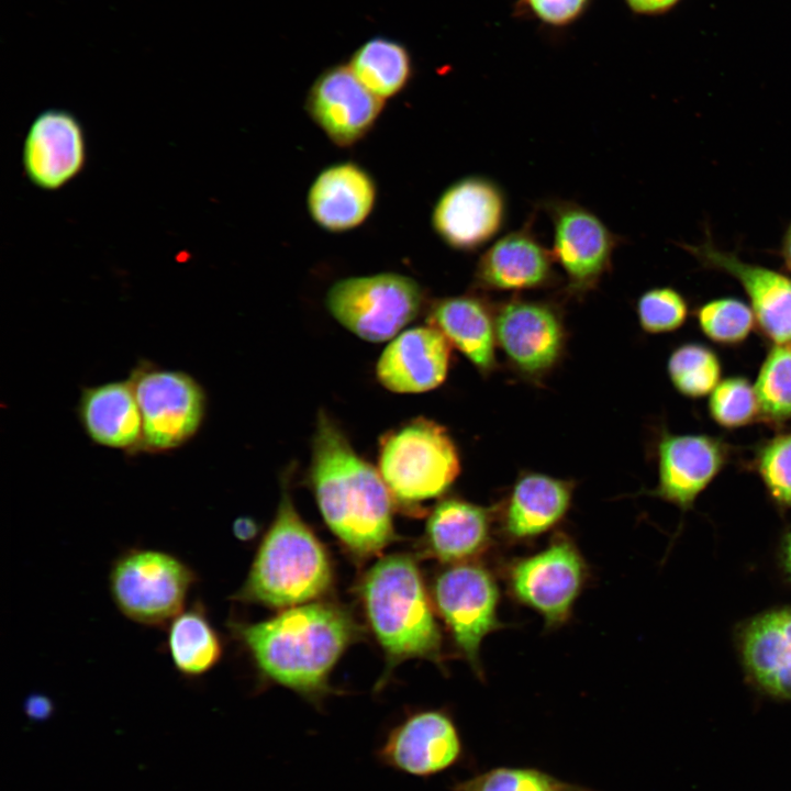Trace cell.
<instances>
[{"instance_id": "1", "label": "cell", "mask_w": 791, "mask_h": 791, "mask_svg": "<svg viewBox=\"0 0 791 791\" xmlns=\"http://www.w3.org/2000/svg\"><path fill=\"white\" fill-rule=\"evenodd\" d=\"M230 626L266 679L316 704L327 692L334 665L359 635L345 609L325 602L287 608L266 621Z\"/></svg>"}, {"instance_id": "2", "label": "cell", "mask_w": 791, "mask_h": 791, "mask_svg": "<svg viewBox=\"0 0 791 791\" xmlns=\"http://www.w3.org/2000/svg\"><path fill=\"white\" fill-rule=\"evenodd\" d=\"M310 482L322 516L356 557L380 553L393 538V499L379 470L354 450L321 412L313 438Z\"/></svg>"}, {"instance_id": "3", "label": "cell", "mask_w": 791, "mask_h": 791, "mask_svg": "<svg viewBox=\"0 0 791 791\" xmlns=\"http://www.w3.org/2000/svg\"><path fill=\"white\" fill-rule=\"evenodd\" d=\"M332 581L326 549L300 517L285 488L275 520L233 599L287 609L321 597Z\"/></svg>"}, {"instance_id": "4", "label": "cell", "mask_w": 791, "mask_h": 791, "mask_svg": "<svg viewBox=\"0 0 791 791\" xmlns=\"http://www.w3.org/2000/svg\"><path fill=\"white\" fill-rule=\"evenodd\" d=\"M359 592L389 669L410 658L441 662L442 634L434 604L411 556L381 557L361 578Z\"/></svg>"}, {"instance_id": "5", "label": "cell", "mask_w": 791, "mask_h": 791, "mask_svg": "<svg viewBox=\"0 0 791 791\" xmlns=\"http://www.w3.org/2000/svg\"><path fill=\"white\" fill-rule=\"evenodd\" d=\"M379 472L393 501L410 510L443 494L460 471L447 430L425 417L386 433L379 443Z\"/></svg>"}, {"instance_id": "6", "label": "cell", "mask_w": 791, "mask_h": 791, "mask_svg": "<svg viewBox=\"0 0 791 791\" xmlns=\"http://www.w3.org/2000/svg\"><path fill=\"white\" fill-rule=\"evenodd\" d=\"M197 579L193 569L170 553L130 548L113 561L109 589L124 616L143 625L161 626L185 610Z\"/></svg>"}, {"instance_id": "7", "label": "cell", "mask_w": 791, "mask_h": 791, "mask_svg": "<svg viewBox=\"0 0 791 791\" xmlns=\"http://www.w3.org/2000/svg\"><path fill=\"white\" fill-rule=\"evenodd\" d=\"M129 380L142 415L140 452L167 453L197 435L207 413V394L196 378L142 361Z\"/></svg>"}, {"instance_id": "8", "label": "cell", "mask_w": 791, "mask_h": 791, "mask_svg": "<svg viewBox=\"0 0 791 791\" xmlns=\"http://www.w3.org/2000/svg\"><path fill=\"white\" fill-rule=\"evenodd\" d=\"M423 302L421 286L397 272L350 277L335 282L325 303L344 327L368 342H385L415 319Z\"/></svg>"}, {"instance_id": "9", "label": "cell", "mask_w": 791, "mask_h": 791, "mask_svg": "<svg viewBox=\"0 0 791 791\" xmlns=\"http://www.w3.org/2000/svg\"><path fill=\"white\" fill-rule=\"evenodd\" d=\"M432 597L457 649L481 676V642L502 626L498 619L499 588L491 572L469 561L450 565L435 578Z\"/></svg>"}, {"instance_id": "10", "label": "cell", "mask_w": 791, "mask_h": 791, "mask_svg": "<svg viewBox=\"0 0 791 791\" xmlns=\"http://www.w3.org/2000/svg\"><path fill=\"white\" fill-rule=\"evenodd\" d=\"M587 577L582 555L562 534L554 537L543 550L516 559L508 569L511 594L541 614L549 627L559 626L570 617Z\"/></svg>"}, {"instance_id": "11", "label": "cell", "mask_w": 791, "mask_h": 791, "mask_svg": "<svg viewBox=\"0 0 791 791\" xmlns=\"http://www.w3.org/2000/svg\"><path fill=\"white\" fill-rule=\"evenodd\" d=\"M386 768L417 778H430L461 762L465 746L460 732L443 710H420L391 727L375 750Z\"/></svg>"}, {"instance_id": "12", "label": "cell", "mask_w": 791, "mask_h": 791, "mask_svg": "<svg viewBox=\"0 0 791 791\" xmlns=\"http://www.w3.org/2000/svg\"><path fill=\"white\" fill-rule=\"evenodd\" d=\"M553 223V257L564 269L569 291L583 293L597 286L612 263L616 235L584 207L565 200L547 203Z\"/></svg>"}, {"instance_id": "13", "label": "cell", "mask_w": 791, "mask_h": 791, "mask_svg": "<svg viewBox=\"0 0 791 791\" xmlns=\"http://www.w3.org/2000/svg\"><path fill=\"white\" fill-rule=\"evenodd\" d=\"M506 203L501 188L481 176L464 177L437 199L431 223L450 248L471 252L482 247L501 230Z\"/></svg>"}, {"instance_id": "14", "label": "cell", "mask_w": 791, "mask_h": 791, "mask_svg": "<svg viewBox=\"0 0 791 791\" xmlns=\"http://www.w3.org/2000/svg\"><path fill=\"white\" fill-rule=\"evenodd\" d=\"M383 107L385 101L343 64L322 71L305 100L310 119L339 147H349L363 140L375 126Z\"/></svg>"}, {"instance_id": "15", "label": "cell", "mask_w": 791, "mask_h": 791, "mask_svg": "<svg viewBox=\"0 0 791 791\" xmlns=\"http://www.w3.org/2000/svg\"><path fill=\"white\" fill-rule=\"evenodd\" d=\"M87 161L83 126L68 110L51 108L31 123L22 149L25 176L35 187L55 191L75 179Z\"/></svg>"}, {"instance_id": "16", "label": "cell", "mask_w": 791, "mask_h": 791, "mask_svg": "<svg viewBox=\"0 0 791 791\" xmlns=\"http://www.w3.org/2000/svg\"><path fill=\"white\" fill-rule=\"evenodd\" d=\"M494 326L503 352L524 374H543L559 357L561 323L555 310L545 303L510 301L500 309Z\"/></svg>"}, {"instance_id": "17", "label": "cell", "mask_w": 791, "mask_h": 791, "mask_svg": "<svg viewBox=\"0 0 791 791\" xmlns=\"http://www.w3.org/2000/svg\"><path fill=\"white\" fill-rule=\"evenodd\" d=\"M450 343L433 325L409 328L398 335L377 363L380 383L399 393L432 390L446 379Z\"/></svg>"}, {"instance_id": "18", "label": "cell", "mask_w": 791, "mask_h": 791, "mask_svg": "<svg viewBox=\"0 0 791 791\" xmlns=\"http://www.w3.org/2000/svg\"><path fill=\"white\" fill-rule=\"evenodd\" d=\"M742 665L762 693L791 701V606L750 619L738 635Z\"/></svg>"}, {"instance_id": "19", "label": "cell", "mask_w": 791, "mask_h": 791, "mask_svg": "<svg viewBox=\"0 0 791 791\" xmlns=\"http://www.w3.org/2000/svg\"><path fill=\"white\" fill-rule=\"evenodd\" d=\"M376 200L374 177L354 161H342L317 174L308 190L307 207L319 227L344 233L357 229L369 218Z\"/></svg>"}, {"instance_id": "20", "label": "cell", "mask_w": 791, "mask_h": 791, "mask_svg": "<svg viewBox=\"0 0 791 791\" xmlns=\"http://www.w3.org/2000/svg\"><path fill=\"white\" fill-rule=\"evenodd\" d=\"M77 412L82 430L94 444L130 454L140 452L142 415L129 379L82 389Z\"/></svg>"}, {"instance_id": "21", "label": "cell", "mask_w": 791, "mask_h": 791, "mask_svg": "<svg viewBox=\"0 0 791 791\" xmlns=\"http://www.w3.org/2000/svg\"><path fill=\"white\" fill-rule=\"evenodd\" d=\"M553 254L528 224L495 241L479 258L476 280L482 288L520 291L542 287L553 278Z\"/></svg>"}, {"instance_id": "22", "label": "cell", "mask_w": 791, "mask_h": 791, "mask_svg": "<svg viewBox=\"0 0 791 791\" xmlns=\"http://www.w3.org/2000/svg\"><path fill=\"white\" fill-rule=\"evenodd\" d=\"M658 457L655 492L681 509L691 506L723 463L718 443L703 435H667L658 446Z\"/></svg>"}, {"instance_id": "23", "label": "cell", "mask_w": 791, "mask_h": 791, "mask_svg": "<svg viewBox=\"0 0 791 791\" xmlns=\"http://www.w3.org/2000/svg\"><path fill=\"white\" fill-rule=\"evenodd\" d=\"M708 264L734 276L750 298L762 331L778 345L791 344V280L712 246L695 249Z\"/></svg>"}, {"instance_id": "24", "label": "cell", "mask_w": 791, "mask_h": 791, "mask_svg": "<svg viewBox=\"0 0 791 791\" xmlns=\"http://www.w3.org/2000/svg\"><path fill=\"white\" fill-rule=\"evenodd\" d=\"M490 515L483 506L448 498L432 510L425 526V553L445 564L467 562L490 542Z\"/></svg>"}, {"instance_id": "25", "label": "cell", "mask_w": 791, "mask_h": 791, "mask_svg": "<svg viewBox=\"0 0 791 791\" xmlns=\"http://www.w3.org/2000/svg\"><path fill=\"white\" fill-rule=\"evenodd\" d=\"M572 484L543 474H525L514 483L503 511L502 528L514 542L548 532L566 515Z\"/></svg>"}, {"instance_id": "26", "label": "cell", "mask_w": 791, "mask_h": 791, "mask_svg": "<svg viewBox=\"0 0 791 791\" xmlns=\"http://www.w3.org/2000/svg\"><path fill=\"white\" fill-rule=\"evenodd\" d=\"M430 324L438 328L481 372L495 365V326L488 308L470 296L438 300L431 310Z\"/></svg>"}, {"instance_id": "27", "label": "cell", "mask_w": 791, "mask_h": 791, "mask_svg": "<svg viewBox=\"0 0 791 791\" xmlns=\"http://www.w3.org/2000/svg\"><path fill=\"white\" fill-rule=\"evenodd\" d=\"M167 648L175 668L185 677H200L219 662L222 642L201 603L168 623Z\"/></svg>"}, {"instance_id": "28", "label": "cell", "mask_w": 791, "mask_h": 791, "mask_svg": "<svg viewBox=\"0 0 791 791\" xmlns=\"http://www.w3.org/2000/svg\"><path fill=\"white\" fill-rule=\"evenodd\" d=\"M348 66L360 82L383 101L403 91L413 73L406 47L382 36L361 44L353 53Z\"/></svg>"}, {"instance_id": "29", "label": "cell", "mask_w": 791, "mask_h": 791, "mask_svg": "<svg viewBox=\"0 0 791 791\" xmlns=\"http://www.w3.org/2000/svg\"><path fill=\"white\" fill-rule=\"evenodd\" d=\"M449 791H595L534 767L500 766L455 780Z\"/></svg>"}, {"instance_id": "30", "label": "cell", "mask_w": 791, "mask_h": 791, "mask_svg": "<svg viewBox=\"0 0 791 791\" xmlns=\"http://www.w3.org/2000/svg\"><path fill=\"white\" fill-rule=\"evenodd\" d=\"M668 372L675 387L684 396L702 397L718 385L721 366L709 348L687 344L677 348L668 361Z\"/></svg>"}, {"instance_id": "31", "label": "cell", "mask_w": 791, "mask_h": 791, "mask_svg": "<svg viewBox=\"0 0 791 791\" xmlns=\"http://www.w3.org/2000/svg\"><path fill=\"white\" fill-rule=\"evenodd\" d=\"M754 389L759 409L766 415H791V344L777 345L771 349Z\"/></svg>"}, {"instance_id": "32", "label": "cell", "mask_w": 791, "mask_h": 791, "mask_svg": "<svg viewBox=\"0 0 791 791\" xmlns=\"http://www.w3.org/2000/svg\"><path fill=\"white\" fill-rule=\"evenodd\" d=\"M699 322L711 339L718 343H736L750 332L754 314L742 301L720 299L700 309Z\"/></svg>"}, {"instance_id": "33", "label": "cell", "mask_w": 791, "mask_h": 791, "mask_svg": "<svg viewBox=\"0 0 791 791\" xmlns=\"http://www.w3.org/2000/svg\"><path fill=\"white\" fill-rule=\"evenodd\" d=\"M755 389L743 378L718 382L710 398V410L721 425L733 427L749 422L758 410Z\"/></svg>"}, {"instance_id": "34", "label": "cell", "mask_w": 791, "mask_h": 791, "mask_svg": "<svg viewBox=\"0 0 791 791\" xmlns=\"http://www.w3.org/2000/svg\"><path fill=\"white\" fill-rule=\"evenodd\" d=\"M637 315L646 332H669L684 322L687 303L671 288H655L646 291L638 299Z\"/></svg>"}, {"instance_id": "35", "label": "cell", "mask_w": 791, "mask_h": 791, "mask_svg": "<svg viewBox=\"0 0 791 791\" xmlns=\"http://www.w3.org/2000/svg\"><path fill=\"white\" fill-rule=\"evenodd\" d=\"M759 470L771 495L791 506V434L780 436L766 446Z\"/></svg>"}, {"instance_id": "36", "label": "cell", "mask_w": 791, "mask_h": 791, "mask_svg": "<svg viewBox=\"0 0 791 791\" xmlns=\"http://www.w3.org/2000/svg\"><path fill=\"white\" fill-rule=\"evenodd\" d=\"M531 12L541 21L564 26L577 20L587 9L589 0H524Z\"/></svg>"}, {"instance_id": "37", "label": "cell", "mask_w": 791, "mask_h": 791, "mask_svg": "<svg viewBox=\"0 0 791 791\" xmlns=\"http://www.w3.org/2000/svg\"><path fill=\"white\" fill-rule=\"evenodd\" d=\"M53 712V704L48 698L42 694H33L26 699L25 713L35 721L46 720Z\"/></svg>"}, {"instance_id": "38", "label": "cell", "mask_w": 791, "mask_h": 791, "mask_svg": "<svg viewBox=\"0 0 791 791\" xmlns=\"http://www.w3.org/2000/svg\"><path fill=\"white\" fill-rule=\"evenodd\" d=\"M639 14H658L675 7L679 0H625Z\"/></svg>"}, {"instance_id": "39", "label": "cell", "mask_w": 791, "mask_h": 791, "mask_svg": "<svg viewBox=\"0 0 791 791\" xmlns=\"http://www.w3.org/2000/svg\"><path fill=\"white\" fill-rule=\"evenodd\" d=\"M233 532L238 539L247 542L256 536L258 526L250 517H238L233 524Z\"/></svg>"}, {"instance_id": "40", "label": "cell", "mask_w": 791, "mask_h": 791, "mask_svg": "<svg viewBox=\"0 0 791 791\" xmlns=\"http://www.w3.org/2000/svg\"><path fill=\"white\" fill-rule=\"evenodd\" d=\"M780 557L783 571L791 580V528L782 539Z\"/></svg>"}, {"instance_id": "41", "label": "cell", "mask_w": 791, "mask_h": 791, "mask_svg": "<svg viewBox=\"0 0 791 791\" xmlns=\"http://www.w3.org/2000/svg\"><path fill=\"white\" fill-rule=\"evenodd\" d=\"M783 256L788 267L791 270V226L786 235L783 243Z\"/></svg>"}]
</instances>
